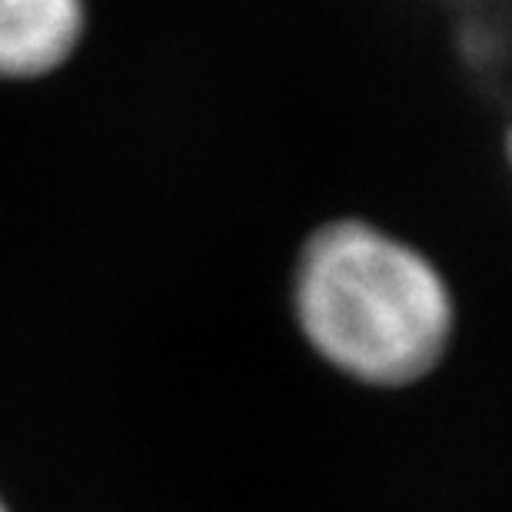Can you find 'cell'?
<instances>
[{
	"label": "cell",
	"instance_id": "3",
	"mask_svg": "<svg viewBox=\"0 0 512 512\" xmlns=\"http://www.w3.org/2000/svg\"><path fill=\"white\" fill-rule=\"evenodd\" d=\"M506 150H509V163H512V127H509V137H506Z\"/></svg>",
	"mask_w": 512,
	"mask_h": 512
},
{
	"label": "cell",
	"instance_id": "4",
	"mask_svg": "<svg viewBox=\"0 0 512 512\" xmlns=\"http://www.w3.org/2000/svg\"><path fill=\"white\" fill-rule=\"evenodd\" d=\"M0 512H4V506H0Z\"/></svg>",
	"mask_w": 512,
	"mask_h": 512
},
{
	"label": "cell",
	"instance_id": "2",
	"mask_svg": "<svg viewBox=\"0 0 512 512\" xmlns=\"http://www.w3.org/2000/svg\"><path fill=\"white\" fill-rule=\"evenodd\" d=\"M84 30V0H0V77L60 67Z\"/></svg>",
	"mask_w": 512,
	"mask_h": 512
},
{
	"label": "cell",
	"instance_id": "1",
	"mask_svg": "<svg viewBox=\"0 0 512 512\" xmlns=\"http://www.w3.org/2000/svg\"><path fill=\"white\" fill-rule=\"evenodd\" d=\"M293 316L323 363L380 389L426 380L456 333V300L439 266L353 217L323 223L303 240Z\"/></svg>",
	"mask_w": 512,
	"mask_h": 512
}]
</instances>
